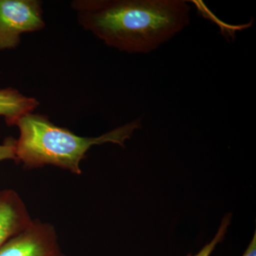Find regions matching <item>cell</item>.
<instances>
[{
	"mask_svg": "<svg viewBox=\"0 0 256 256\" xmlns=\"http://www.w3.org/2000/svg\"><path fill=\"white\" fill-rule=\"evenodd\" d=\"M242 256H256V232L254 233L252 242Z\"/></svg>",
	"mask_w": 256,
	"mask_h": 256,
	"instance_id": "9",
	"label": "cell"
},
{
	"mask_svg": "<svg viewBox=\"0 0 256 256\" xmlns=\"http://www.w3.org/2000/svg\"><path fill=\"white\" fill-rule=\"evenodd\" d=\"M230 222H232V214H228L224 217L223 220L220 223V227L218 229V232H217L214 238L212 239V242L202 248L200 252L196 255L193 256L192 254H188L186 256H210L212 252L214 250L216 246L224 240Z\"/></svg>",
	"mask_w": 256,
	"mask_h": 256,
	"instance_id": "7",
	"label": "cell"
},
{
	"mask_svg": "<svg viewBox=\"0 0 256 256\" xmlns=\"http://www.w3.org/2000/svg\"><path fill=\"white\" fill-rule=\"evenodd\" d=\"M79 23L109 46L148 54L169 41L190 22L183 0H76Z\"/></svg>",
	"mask_w": 256,
	"mask_h": 256,
	"instance_id": "1",
	"label": "cell"
},
{
	"mask_svg": "<svg viewBox=\"0 0 256 256\" xmlns=\"http://www.w3.org/2000/svg\"><path fill=\"white\" fill-rule=\"evenodd\" d=\"M36 99L26 97L12 88L0 90V116L8 126H14L24 114H31L38 106Z\"/></svg>",
	"mask_w": 256,
	"mask_h": 256,
	"instance_id": "6",
	"label": "cell"
},
{
	"mask_svg": "<svg viewBox=\"0 0 256 256\" xmlns=\"http://www.w3.org/2000/svg\"><path fill=\"white\" fill-rule=\"evenodd\" d=\"M14 126L20 133L15 144V162L28 169L53 165L79 175L80 162L92 146L112 142L124 146L141 122L137 119L96 138L80 137L55 126L46 116L32 112L20 118Z\"/></svg>",
	"mask_w": 256,
	"mask_h": 256,
	"instance_id": "2",
	"label": "cell"
},
{
	"mask_svg": "<svg viewBox=\"0 0 256 256\" xmlns=\"http://www.w3.org/2000/svg\"><path fill=\"white\" fill-rule=\"evenodd\" d=\"M42 5L37 0H0V50L16 48L22 34L44 28Z\"/></svg>",
	"mask_w": 256,
	"mask_h": 256,
	"instance_id": "3",
	"label": "cell"
},
{
	"mask_svg": "<svg viewBox=\"0 0 256 256\" xmlns=\"http://www.w3.org/2000/svg\"><path fill=\"white\" fill-rule=\"evenodd\" d=\"M16 140L12 138H8L5 140L2 144H0V162L6 160H16L15 150H16Z\"/></svg>",
	"mask_w": 256,
	"mask_h": 256,
	"instance_id": "8",
	"label": "cell"
},
{
	"mask_svg": "<svg viewBox=\"0 0 256 256\" xmlns=\"http://www.w3.org/2000/svg\"><path fill=\"white\" fill-rule=\"evenodd\" d=\"M0 256H65L54 227L34 220L0 248Z\"/></svg>",
	"mask_w": 256,
	"mask_h": 256,
	"instance_id": "4",
	"label": "cell"
},
{
	"mask_svg": "<svg viewBox=\"0 0 256 256\" xmlns=\"http://www.w3.org/2000/svg\"><path fill=\"white\" fill-rule=\"evenodd\" d=\"M33 220L18 192L0 191V248L28 228Z\"/></svg>",
	"mask_w": 256,
	"mask_h": 256,
	"instance_id": "5",
	"label": "cell"
}]
</instances>
